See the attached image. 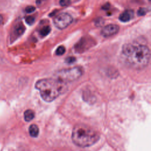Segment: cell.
Instances as JSON below:
<instances>
[{
  "label": "cell",
  "instance_id": "1",
  "mask_svg": "<svg viewBox=\"0 0 151 151\" xmlns=\"http://www.w3.org/2000/svg\"><path fill=\"white\" fill-rule=\"evenodd\" d=\"M122 57L127 65L140 70L147 65L150 52L148 47L145 45L129 43L122 47Z\"/></svg>",
  "mask_w": 151,
  "mask_h": 151
},
{
  "label": "cell",
  "instance_id": "2",
  "mask_svg": "<svg viewBox=\"0 0 151 151\" xmlns=\"http://www.w3.org/2000/svg\"><path fill=\"white\" fill-rule=\"evenodd\" d=\"M72 140L77 146L82 147H88L96 143L100 135L97 131L84 124L74 126L72 132Z\"/></svg>",
  "mask_w": 151,
  "mask_h": 151
},
{
  "label": "cell",
  "instance_id": "3",
  "mask_svg": "<svg viewBox=\"0 0 151 151\" xmlns=\"http://www.w3.org/2000/svg\"><path fill=\"white\" fill-rule=\"evenodd\" d=\"M35 88L39 90L42 99L51 102L65 90V84L55 79H42L35 83Z\"/></svg>",
  "mask_w": 151,
  "mask_h": 151
},
{
  "label": "cell",
  "instance_id": "4",
  "mask_svg": "<svg viewBox=\"0 0 151 151\" xmlns=\"http://www.w3.org/2000/svg\"><path fill=\"white\" fill-rule=\"evenodd\" d=\"M83 68L78 66L63 69L55 73L54 79L59 82L65 84L79 78L83 75Z\"/></svg>",
  "mask_w": 151,
  "mask_h": 151
},
{
  "label": "cell",
  "instance_id": "5",
  "mask_svg": "<svg viewBox=\"0 0 151 151\" xmlns=\"http://www.w3.org/2000/svg\"><path fill=\"white\" fill-rule=\"evenodd\" d=\"M73 21L72 17L68 13L63 12L57 15L54 19V25L60 29L67 27Z\"/></svg>",
  "mask_w": 151,
  "mask_h": 151
},
{
  "label": "cell",
  "instance_id": "6",
  "mask_svg": "<svg viewBox=\"0 0 151 151\" xmlns=\"http://www.w3.org/2000/svg\"><path fill=\"white\" fill-rule=\"evenodd\" d=\"M93 42L94 41L91 40L90 38H83L75 45V50L77 52H82L91 46Z\"/></svg>",
  "mask_w": 151,
  "mask_h": 151
},
{
  "label": "cell",
  "instance_id": "7",
  "mask_svg": "<svg viewBox=\"0 0 151 151\" xmlns=\"http://www.w3.org/2000/svg\"><path fill=\"white\" fill-rule=\"evenodd\" d=\"M119 27L116 24L107 25L101 29V34L104 37H109L112 36L119 31Z\"/></svg>",
  "mask_w": 151,
  "mask_h": 151
},
{
  "label": "cell",
  "instance_id": "8",
  "mask_svg": "<svg viewBox=\"0 0 151 151\" xmlns=\"http://www.w3.org/2000/svg\"><path fill=\"white\" fill-rule=\"evenodd\" d=\"M134 12L131 9H127L123 12L119 16V20L122 22H126L129 21L133 18Z\"/></svg>",
  "mask_w": 151,
  "mask_h": 151
},
{
  "label": "cell",
  "instance_id": "9",
  "mask_svg": "<svg viewBox=\"0 0 151 151\" xmlns=\"http://www.w3.org/2000/svg\"><path fill=\"white\" fill-rule=\"evenodd\" d=\"M25 31V27L22 23H18L17 24L14 29L13 34L14 37L15 38H18L19 36H21Z\"/></svg>",
  "mask_w": 151,
  "mask_h": 151
},
{
  "label": "cell",
  "instance_id": "10",
  "mask_svg": "<svg viewBox=\"0 0 151 151\" xmlns=\"http://www.w3.org/2000/svg\"><path fill=\"white\" fill-rule=\"evenodd\" d=\"M29 133L31 136L34 137H37L39 133V129L38 126L35 124H31L29 127Z\"/></svg>",
  "mask_w": 151,
  "mask_h": 151
},
{
  "label": "cell",
  "instance_id": "11",
  "mask_svg": "<svg viewBox=\"0 0 151 151\" xmlns=\"http://www.w3.org/2000/svg\"><path fill=\"white\" fill-rule=\"evenodd\" d=\"M34 116H35L34 112L30 109L27 110L24 114V119L27 122H30L31 120H32L34 119Z\"/></svg>",
  "mask_w": 151,
  "mask_h": 151
},
{
  "label": "cell",
  "instance_id": "12",
  "mask_svg": "<svg viewBox=\"0 0 151 151\" xmlns=\"http://www.w3.org/2000/svg\"><path fill=\"white\" fill-rule=\"evenodd\" d=\"M51 31V28L48 25H46L43 27L40 30V34L42 37H45Z\"/></svg>",
  "mask_w": 151,
  "mask_h": 151
},
{
  "label": "cell",
  "instance_id": "13",
  "mask_svg": "<svg viewBox=\"0 0 151 151\" xmlns=\"http://www.w3.org/2000/svg\"><path fill=\"white\" fill-rule=\"evenodd\" d=\"M65 47L63 45H61L57 48L55 53L57 55H62L65 53Z\"/></svg>",
  "mask_w": 151,
  "mask_h": 151
},
{
  "label": "cell",
  "instance_id": "14",
  "mask_svg": "<svg viewBox=\"0 0 151 151\" xmlns=\"http://www.w3.org/2000/svg\"><path fill=\"white\" fill-rule=\"evenodd\" d=\"M34 21L35 18L32 16H27L25 18V22L29 25H32L34 22Z\"/></svg>",
  "mask_w": 151,
  "mask_h": 151
},
{
  "label": "cell",
  "instance_id": "15",
  "mask_svg": "<svg viewBox=\"0 0 151 151\" xmlns=\"http://www.w3.org/2000/svg\"><path fill=\"white\" fill-rule=\"evenodd\" d=\"M35 8L34 6L30 5V6H28L26 7L25 11L27 13H31V12H34L35 11Z\"/></svg>",
  "mask_w": 151,
  "mask_h": 151
},
{
  "label": "cell",
  "instance_id": "16",
  "mask_svg": "<svg viewBox=\"0 0 151 151\" xmlns=\"http://www.w3.org/2000/svg\"><path fill=\"white\" fill-rule=\"evenodd\" d=\"M76 61V58L74 57H68L65 59V62L68 64H72Z\"/></svg>",
  "mask_w": 151,
  "mask_h": 151
},
{
  "label": "cell",
  "instance_id": "17",
  "mask_svg": "<svg viewBox=\"0 0 151 151\" xmlns=\"http://www.w3.org/2000/svg\"><path fill=\"white\" fill-rule=\"evenodd\" d=\"M104 23V21L102 18H97L96 21H95V24L97 26H101Z\"/></svg>",
  "mask_w": 151,
  "mask_h": 151
},
{
  "label": "cell",
  "instance_id": "18",
  "mask_svg": "<svg viewBox=\"0 0 151 151\" xmlns=\"http://www.w3.org/2000/svg\"><path fill=\"white\" fill-rule=\"evenodd\" d=\"M147 11L145 8H140L137 12L138 15L139 16H142V15H144L146 14Z\"/></svg>",
  "mask_w": 151,
  "mask_h": 151
},
{
  "label": "cell",
  "instance_id": "19",
  "mask_svg": "<svg viewBox=\"0 0 151 151\" xmlns=\"http://www.w3.org/2000/svg\"><path fill=\"white\" fill-rule=\"evenodd\" d=\"M71 3L70 1H60V4L61 6H66L69 5Z\"/></svg>",
  "mask_w": 151,
  "mask_h": 151
},
{
  "label": "cell",
  "instance_id": "20",
  "mask_svg": "<svg viewBox=\"0 0 151 151\" xmlns=\"http://www.w3.org/2000/svg\"><path fill=\"white\" fill-rule=\"evenodd\" d=\"M3 17L2 15L0 14V24H1L3 22Z\"/></svg>",
  "mask_w": 151,
  "mask_h": 151
}]
</instances>
